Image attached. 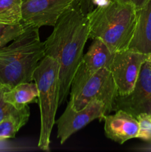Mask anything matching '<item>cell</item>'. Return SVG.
Masks as SVG:
<instances>
[{"label": "cell", "instance_id": "obj_1", "mask_svg": "<svg viewBox=\"0 0 151 152\" xmlns=\"http://www.w3.org/2000/svg\"><path fill=\"white\" fill-rule=\"evenodd\" d=\"M88 39V20L80 0H75L44 42L45 55L54 58L59 65V105L69 96L73 78L84 56Z\"/></svg>", "mask_w": 151, "mask_h": 152}, {"label": "cell", "instance_id": "obj_2", "mask_svg": "<svg viewBox=\"0 0 151 152\" xmlns=\"http://www.w3.org/2000/svg\"><path fill=\"white\" fill-rule=\"evenodd\" d=\"M45 56L39 28L25 25L22 34L9 45L0 48V83L12 88L33 81V74Z\"/></svg>", "mask_w": 151, "mask_h": 152}, {"label": "cell", "instance_id": "obj_3", "mask_svg": "<svg viewBox=\"0 0 151 152\" xmlns=\"http://www.w3.org/2000/svg\"><path fill=\"white\" fill-rule=\"evenodd\" d=\"M137 9L129 3L113 0L86 13L89 39L103 41L113 52L128 49L137 19Z\"/></svg>", "mask_w": 151, "mask_h": 152}, {"label": "cell", "instance_id": "obj_4", "mask_svg": "<svg viewBox=\"0 0 151 152\" xmlns=\"http://www.w3.org/2000/svg\"><path fill=\"white\" fill-rule=\"evenodd\" d=\"M59 65L54 58L45 55L33 74L38 91V102L41 114V129L38 147L49 151L50 135L56 123L59 98Z\"/></svg>", "mask_w": 151, "mask_h": 152}, {"label": "cell", "instance_id": "obj_5", "mask_svg": "<svg viewBox=\"0 0 151 152\" xmlns=\"http://www.w3.org/2000/svg\"><path fill=\"white\" fill-rule=\"evenodd\" d=\"M118 95L112 74L105 67L87 77L75 93L70 94V102L74 109L79 111L90 101L98 99L105 103L110 114Z\"/></svg>", "mask_w": 151, "mask_h": 152}, {"label": "cell", "instance_id": "obj_6", "mask_svg": "<svg viewBox=\"0 0 151 152\" xmlns=\"http://www.w3.org/2000/svg\"><path fill=\"white\" fill-rule=\"evenodd\" d=\"M150 55L129 48L113 53L108 69L119 96H125L133 91L141 68Z\"/></svg>", "mask_w": 151, "mask_h": 152}, {"label": "cell", "instance_id": "obj_7", "mask_svg": "<svg viewBox=\"0 0 151 152\" xmlns=\"http://www.w3.org/2000/svg\"><path fill=\"white\" fill-rule=\"evenodd\" d=\"M106 115H108L106 107L100 100L93 99L79 111L74 109L69 101L64 113L56 122L60 143H65L70 137L94 120H104Z\"/></svg>", "mask_w": 151, "mask_h": 152}, {"label": "cell", "instance_id": "obj_8", "mask_svg": "<svg viewBox=\"0 0 151 152\" xmlns=\"http://www.w3.org/2000/svg\"><path fill=\"white\" fill-rule=\"evenodd\" d=\"M123 110L134 117L151 114V54L143 64L134 88L125 96L118 95L112 111Z\"/></svg>", "mask_w": 151, "mask_h": 152}, {"label": "cell", "instance_id": "obj_9", "mask_svg": "<svg viewBox=\"0 0 151 152\" xmlns=\"http://www.w3.org/2000/svg\"><path fill=\"white\" fill-rule=\"evenodd\" d=\"M75 0H25L22 21L28 26H54Z\"/></svg>", "mask_w": 151, "mask_h": 152}, {"label": "cell", "instance_id": "obj_10", "mask_svg": "<svg viewBox=\"0 0 151 152\" xmlns=\"http://www.w3.org/2000/svg\"><path fill=\"white\" fill-rule=\"evenodd\" d=\"M113 53L106 44L99 39H94L83 56L81 62L73 78L70 94L79 88L83 82L102 68H108Z\"/></svg>", "mask_w": 151, "mask_h": 152}, {"label": "cell", "instance_id": "obj_11", "mask_svg": "<svg viewBox=\"0 0 151 152\" xmlns=\"http://www.w3.org/2000/svg\"><path fill=\"white\" fill-rule=\"evenodd\" d=\"M105 134L108 139L124 144L127 140L137 138L139 125L137 118L123 110H117L114 114L104 118Z\"/></svg>", "mask_w": 151, "mask_h": 152}, {"label": "cell", "instance_id": "obj_12", "mask_svg": "<svg viewBox=\"0 0 151 152\" xmlns=\"http://www.w3.org/2000/svg\"><path fill=\"white\" fill-rule=\"evenodd\" d=\"M129 49L151 54V0L137 10V19Z\"/></svg>", "mask_w": 151, "mask_h": 152}, {"label": "cell", "instance_id": "obj_13", "mask_svg": "<svg viewBox=\"0 0 151 152\" xmlns=\"http://www.w3.org/2000/svg\"><path fill=\"white\" fill-rule=\"evenodd\" d=\"M38 91L36 83H22L4 92L3 97L5 102L16 109H21L30 103L38 102Z\"/></svg>", "mask_w": 151, "mask_h": 152}, {"label": "cell", "instance_id": "obj_14", "mask_svg": "<svg viewBox=\"0 0 151 152\" xmlns=\"http://www.w3.org/2000/svg\"><path fill=\"white\" fill-rule=\"evenodd\" d=\"M30 117V108L26 105L10 114L0 122V140L13 138L19 129L23 127Z\"/></svg>", "mask_w": 151, "mask_h": 152}, {"label": "cell", "instance_id": "obj_15", "mask_svg": "<svg viewBox=\"0 0 151 152\" xmlns=\"http://www.w3.org/2000/svg\"><path fill=\"white\" fill-rule=\"evenodd\" d=\"M23 0H0V22L15 25L22 21Z\"/></svg>", "mask_w": 151, "mask_h": 152}, {"label": "cell", "instance_id": "obj_16", "mask_svg": "<svg viewBox=\"0 0 151 152\" xmlns=\"http://www.w3.org/2000/svg\"><path fill=\"white\" fill-rule=\"evenodd\" d=\"M25 29V25L22 22L15 25L0 22V48L13 41Z\"/></svg>", "mask_w": 151, "mask_h": 152}, {"label": "cell", "instance_id": "obj_17", "mask_svg": "<svg viewBox=\"0 0 151 152\" xmlns=\"http://www.w3.org/2000/svg\"><path fill=\"white\" fill-rule=\"evenodd\" d=\"M136 118L139 125L137 138L151 142V114L142 113Z\"/></svg>", "mask_w": 151, "mask_h": 152}, {"label": "cell", "instance_id": "obj_18", "mask_svg": "<svg viewBox=\"0 0 151 152\" xmlns=\"http://www.w3.org/2000/svg\"><path fill=\"white\" fill-rule=\"evenodd\" d=\"M8 88L9 87H7V86H4V85L0 83V122L8 115L13 114V113L16 112L18 110H19L16 109L13 105L4 101L3 94H4V91Z\"/></svg>", "mask_w": 151, "mask_h": 152}, {"label": "cell", "instance_id": "obj_19", "mask_svg": "<svg viewBox=\"0 0 151 152\" xmlns=\"http://www.w3.org/2000/svg\"><path fill=\"white\" fill-rule=\"evenodd\" d=\"M113 1V0H91L90 4H91V10L96 7H104V6L108 5Z\"/></svg>", "mask_w": 151, "mask_h": 152}, {"label": "cell", "instance_id": "obj_20", "mask_svg": "<svg viewBox=\"0 0 151 152\" xmlns=\"http://www.w3.org/2000/svg\"><path fill=\"white\" fill-rule=\"evenodd\" d=\"M119 1H122V2L132 4L136 7L137 10H139V9L142 8L146 4V2L148 0H119Z\"/></svg>", "mask_w": 151, "mask_h": 152}, {"label": "cell", "instance_id": "obj_21", "mask_svg": "<svg viewBox=\"0 0 151 152\" xmlns=\"http://www.w3.org/2000/svg\"><path fill=\"white\" fill-rule=\"evenodd\" d=\"M90 1H91V0H80L81 6H82L83 10H84V12L85 13V14L91 10V4H90Z\"/></svg>", "mask_w": 151, "mask_h": 152}, {"label": "cell", "instance_id": "obj_22", "mask_svg": "<svg viewBox=\"0 0 151 152\" xmlns=\"http://www.w3.org/2000/svg\"><path fill=\"white\" fill-rule=\"evenodd\" d=\"M25 1V0H23V1Z\"/></svg>", "mask_w": 151, "mask_h": 152}]
</instances>
